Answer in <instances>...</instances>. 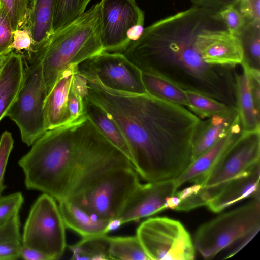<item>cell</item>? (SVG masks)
<instances>
[{"mask_svg":"<svg viewBox=\"0 0 260 260\" xmlns=\"http://www.w3.org/2000/svg\"><path fill=\"white\" fill-rule=\"evenodd\" d=\"M193 6L219 12L230 5L236 6L240 0H189Z\"/></svg>","mask_w":260,"mask_h":260,"instance_id":"ab89813d","label":"cell"},{"mask_svg":"<svg viewBox=\"0 0 260 260\" xmlns=\"http://www.w3.org/2000/svg\"><path fill=\"white\" fill-rule=\"evenodd\" d=\"M109 255L110 259H150L136 235L110 237Z\"/></svg>","mask_w":260,"mask_h":260,"instance_id":"484cf974","label":"cell"},{"mask_svg":"<svg viewBox=\"0 0 260 260\" xmlns=\"http://www.w3.org/2000/svg\"><path fill=\"white\" fill-rule=\"evenodd\" d=\"M85 115L96 126L101 133L132 162L131 152L126 140L116 122L104 110L83 96Z\"/></svg>","mask_w":260,"mask_h":260,"instance_id":"7402d4cb","label":"cell"},{"mask_svg":"<svg viewBox=\"0 0 260 260\" xmlns=\"http://www.w3.org/2000/svg\"><path fill=\"white\" fill-rule=\"evenodd\" d=\"M180 201V200L175 195L168 197L165 202V208L175 210Z\"/></svg>","mask_w":260,"mask_h":260,"instance_id":"7bdbcfd3","label":"cell"},{"mask_svg":"<svg viewBox=\"0 0 260 260\" xmlns=\"http://www.w3.org/2000/svg\"><path fill=\"white\" fill-rule=\"evenodd\" d=\"M55 1L28 0L26 19L20 28L27 30L31 35L33 43L28 53L40 46L52 34Z\"/></svg>","mask_w":260,"mask_h":260,"instance_id":"ffe728a7","label":"cell"},{"mask_svg":"<svg viewBox=\"0 0 260 260\" xmlns=\"http://www.w3.org/2000/svg\"><path fill=\"white\" fill-rule=\"evenodd\" d=\"M202 187V186L201 185L194 184V185L187 187L180 191H176L175 195L176 196L180 201H182L192 194L198 193Z\"/></svg>","mask_w":260,"mask_h":260,"instance_id":"b9f144b4","label":"cell"},{"mask_svg":"<svg viewBox=\"0 0 260 260\" xmlns=\"http://www.w3.org/2000/svg\"><path fill=\"white\" fill-rule=\"evenodd\" d=\"M3 64H2L1 66H0V72H1V69H2V66H3Z\"/></svg>","mask_w":260,"mask_h":260,"instance_id":"bcb514c9","label":"cell"},{"mask_svg":"<svg viewBox=\"0 0 260 260\" xmlns=\"http://www.w3.org/2000/svg\"><path fill=\"white\" fill-rule=\"evenodd\" d=\"M240 119L237 107L202 120L198 124L192 144L191 162L226 135Z\"/></svg>","mask_w":260,"mask_h":260,"instance_id":"e0dca14e","label":"cell"},{"mask_svg":"<svg viewBox=\"0 0 260 260\" xmlns=\"http://www.w3.org/2000/svg\"><path fill=\"white\" fill-rule=\"evenodd\" d=\"M177 190L174 179L140 184L116 219L122 225L161 212L166 209L167 198L174 196Z\"/></svg>","mask_w":260,"mask_h":260,"instance_id":"4fadbf2b","label":"cell"},{"mask_svg":"<svg viewBox=\"0 0 260 260\" xmlns=\"http://www.w3.org/2000/svg\"><path fill=\"white\" fill-rule=\"evenodd\" d=\"M110 237L105 235L83 237L77 243L69 246L73 255L72 259H110Z\"/></svg>","mask_w":260,"mask_h":260,"instance_id":"d4e9b609","label":"cell"},{"mask_svg":"<svg viewBox=\"0 0 260 260\" xmlns=\"http://www.w3.org/2000/svg\"><path fill=\"white\" fill-rule=\"evenodd\" d=\"M236 6L247 23L260 24V0H240Z\"/></svg>","mask_w":260,"mask_h":260,"instance_id":"d590c367","label":"cell"},{"mask_svg":"<svg viewBox=\"0 0 260 260\" xmlns=\"http://www.w3.org/2000/svg\"><path fill=\"white\" fill-rule=\"evenodd\" d=\"M242 131L239 119L226 135L191 162L186 169L174 179L177 189L186 182L201 185L208 172L228 146L239 136Z\"/></svg>","mask_w":260,"mask_h":260,"instance_id":"2e32d148","label":"cell"},{"mask_svg":"<svg viewBox=\"0 0 260 260\" xmlns=\"http://www.w3.org/2000/svg\"><path fill=\"white\" fill-rule=\"evenodd\" d=\"M104 51L99 2L73 22L52 33L24 58L41 61L48 95L66 70Z\"/></svg>","mask_w":260,"mask_h":260,"instance_id":"277c9868","label":"cell"},{"mask_svg":"<svg viewBox=\"0 0 260 260\" xmlns=\"http://www.w3.org/2000/svg\"><path fill=\"white\" fill-rule=\"evenodd\" d=\"M120 221L118 219H114L109 221L108 225L109 232L115 230L121 226Z\"/></svg>","mask_w":260,"mask_h":260,"instance_id":"ee69618b","label":"cell"},{"mask_svg":"<svg viewBox=\"0 0 260 260\" xmlns=\"http://www.w3.org/2000/svg\"><path fill=\"white\" fill-rule=\"evenodd\" d=\"M32 145L18 161L25 186L57 202L81 193L117 168L134 167L85 114L47 129Z\"/></svg>","mask_w":260,"mask_h":260,"instance_id":"3957f363","label":"cell"},{"mask_svg":"<svg viewBox=\"0 0 260 260\" xmlns=\"http://www.w3.org/2000/svg\"><path fill=\"white\" fill-rule=\"evenodd\" d=\"M260 129L243 131L206 175L203 187L220 186L259 161Z\"/></svg>","mask_w":260,"mask_h":260,"instance_id":"7c38bea8","label":"cell"},{"mask_svg":"<svg viewBox=\"0 0 260 260\" xmlns=\"http://www.w3.org/2000/svg\"><path fill=\"white\" fill-rule=\"evenodd\" d=\"M91 0H55L52 33L69 25L85 12Z\"/></svg>","mask_w":260,"mask_h":260,"instance_id":"4316f807","label":"cell"},{"mask_svg":"<svg viewBox=\"0 0 260 260\" xmlns=\"http://www.w3.org/2000/svg\"><path fill=\"white\" fill-rule=\"evenodd\" d=\"M11 241H22L19 214L0 226V243Z\"/></svg>","mask_w":260,"mask_h":260,"instance_id":"8d00e7d4","label":"cell"},{"mask_svg":"<svg viewBox=\"0 0 260 260\" xmlns=\"http://www.w3.org/2000/svg\"><path fill=\"white\" fill-rule=\"evenodd\" d=\"M218 15L231 34L239 36L247 23L236 6L230 5L218 12Z\"/></svg>","mask_w":260,"mask_h":260,"instance_id":"4dcf8cb0","label":"cell"},{"mask_svg":"<svg viewBox=\"0 0 260 260\" xmlns=\"http://www.w3.org/2000/svg\"><path fill=\"white\" fill-rule=\"evenodd\" d=\"M142 72V81L148 94L165 101L189 107V103L185 90L161 76Z\"/></svg>","mask_w":260,"mask_h":260,"instance_id":"cb8c5ba5","label":"cell"},{"mask_svg":"<svg viewBox=\"0 0 260 260\" xmlns=\"http://www.w3.org/2000/svg\"><path fill=\"white\" fill-rule=\"evenodd\" d=\"M32 40L30 33L25 29H19L13 31V38L10 46V49L21 53L22 50L28 53L32 45Z\"/></svg>","mask_w":260,"mask_h":260,"instance_id":"74e56055","label":"cell"},{"mask_svg":"<svg viewBox=\"0 0 260 260\" xmlns=\"http://www.w3.org/2000/svg\"><path fill=\"white\" fill-rule=\"evenodd\" d=\"M136 236L153 260H191L195 247L189 233L179 221L156 217L143 221Z\"/></svg>","mask_w":260,"mask_h":260,"instance_id":"9c48e42d","label":"cell"},{"mask_svg":"<svg viewBox=\"0 0 260 260\" xmlns=\"http://www.w3.org/2000/svg\"><path fill=\"white\" fill-rule=\"evenodd\" d=\"M223 26L217 12L192 5L144 28L122 54L142 72L236 107V67L208 64L195 46L202 30Z\"/></svg>","mask_w":260,"mask_h":260,"instance_id":"7a4b0ae2","label":"cell"},{"mask_svg":"<svg viewBox=\"0 0 260 260\" xmlns=\"http://www.w3.org/2000/svg\"><path fill=\"white\" fill-rule=\"evenodd\" d=\"M24 198L21 192L0 197V226L19 214Z\"/></svg>","mask_w":260,"mask_h":260,"instance_id":"1f68e13d","label":"cell"},{"mask_svg":"<svg viewBox=\"0 0 260 260\" xmlns=\"http://www.w3.org/2000/svg\"><path fill=\"white\" fill-rule=\"evenodd\" d=\"M236 75V107L242 130L260 129V111L256 107L252 96L249 77L243 69Z\"/></svg>","mask_w":260,"mask_h":260,"instance_id":"603a6c76","label":"cell"},{"mask_svg":"<svg viewBox=\"0 0 260 260\" xmlns=\"http://www.w3.org/2000/svg\"><path fill=\"white\" fill-rule=\"evenodd\" d=\"M56 201L48 194L40 196L31 207L22 235L23 246L50 260L60 258L67 246L66 226Z\"/></svg>","mask_w":260,"mask_h":260,"instance_id":"ba28073f","label":"cell"},{"mask_svg":"<svg viewBox=\"0 0 260 260\" xmlns=\"http://www.w3.org/2000/svg\"><path fill=\"white\" fill-rule=\"evenodd\" d=\"M13 144L12 133L7 131L4 132L0 138V197L6 187L4 183V175Z\"/></svg>","mask_w":260,"mask_h":260,"instance_id":"d6a6232c","label":"cell"},{"mask_svg":"<svg viewBox=\"0 0 260 260\" xmlns=\"http://www.w3.org/2000/svg\"><path fill=\"white\" fill-rule=\"evenodd\" d=\"M140 184L139 175L133 167H122L108 173L68 201L96 219L110 221L117 217Z\"/></svg>","mask_w":260,"mask_h":260,"instance_id":"52a82bcc","label":"cell"},{"mask_svg":"<svg viewBox=\"0 0 260 260\" xmlns=\"http://www.w3.org/2000/svg\"><path fill=\"white\" fill-rule=\"evenodd\" d=\"M243 50L242 63L250 68L259 70L260 67V24L247 23L239 36Z\"/></svg>","mask_w":260,"mask_h":260,"instance_id":"83f0119b","label":"cell"},{"mask_svg":"<svg viewBox=\"0 0 260 260\" xmlns=\"http://www.w3.org/2000/svg\"><path fill=\"white\" fill-rule=\"evenodd\" d=\"M23 60V82L6 116L16 124L22 141L30 146L47 130L44 110L47 94L41 61Z\"/></svg>","mask_w":260,"mask_h":260,"instance_id":"8992f818","label":"cell"},{"mask_svg":"<svg viewBox=\"0 0 260 260\" xmlns=\"http://www.w3.org/2000/svg\"><path fill=\"white\" fill-rule=\"evenodd\" d=\"M14 31L20 29L27 16L28 0H0Z\"/></svg>","mask_w":260,"mask_h":260,"instance_id":"f546056e","label":"cell"},{"mask_svg":"<svg viewBox=\"0 0 260 260\" xmlns=\"http://www.w3.org/2000/svg\"><path fill=\"white\" fill-rule=\"evenodd\" d=\"M100 34L104 51L122 53L144 28V11L135 0H101Z\"/></svg>","mask_w":260,"mask_h":260,"instance_id":"30bf717a","label":"cell"},{"mask_svg":"<svg viewBox=\"0 0 260 260\" xmlns=\"http://www.w3.org/2000/svg\"><path fill=\"white\" fill-rule=\"evenodd\" d=\"M58 202L66 228L82 237L105 235L109 232L108 225L110 221L96 219L68 200Z\"/></svg>","mask_w":260,"mask_h":260,"instance_id":"44dd1931","label":"cell"},{"mask_svg":"<svg viewBox=\"0 0 260 260\" xmlns=\"http://www.w3.org/2000/svg\"><path fill=\"white\" fill-rule=\"evenodd\" d=\"M22 245L21 241H11L0 243V260L19 258Z\"/></svg>","mask_w":260,"mask_h":260,"instance_id":"f35d334b","label":"cell"},{"mask_svg":"<svg viewBox=\"0 0 260 260\" xmlns=\"http://www.w3.org/2000/svg\"><path fill=\"white\" fill-rule=\"evenodd\" d=\"M13 38V30L9 19L0 3V55H9L13 51L10 48Z\"/></svg>","mask_w":260,"mask_h":260,"instance_id":"836d02e7","label":"cell"},{"mask_svg":"<svg viewBox=\"0 0 260 260\" xmlns=\"http://www.w3.org/2000/svg\"><path fill=\"white\" fill-rule=\"evenodd\" d=\"M82 95L105 111L128 145L135 170L147 182L172 180L191 162L201 119L184 106L152 96L119 91L84 77Z\"/></svg>","mask_w":260,"mask_h":260,"instance_id":"6da1fadb","label":"cell"},{"mask_svg":"<svg viewBox=\"0 0 260 260\" xmlns=\"http://www.w3.org/2000/svg\"><path fill=\"white\" fill-rule=\"evenodd\" d=\"M19 258L26 260H50L48 257L42 252L23 245L20 249Z\"/></svg>","mask_w":260,"mask_h":260,"instance_id":"60d3db41","label":"cell"},{"mask_svg":"<svg viewBox=\"0 0 260 260\" xmlns=\"http://www.w3.org/2000/svg\"><path fill=\"white\" fill-rule=\"evenodd\" d=\"M76 72L84 77L96 78L103 85L115 90L147 93L142 71L121 53L104 51L78 64Z\"/></svg>","mask_w":260,"mask_h":260,"instance_id":"8fae6325","label":"cell"},{"mask_svg":"<svg viewBox=\"0 0 260 260\" xmlns=\"http://www.w3.org/2000/svg\"><path fill=\"white\" fill-rule=\"evenodd\" d=\"M68 108L71 121L84 115L83 96L74 78L68 96Z\"/></svg>","mask_w":260,"mask_h":260,"instance_id":"e575fe53","label":"cell"},{"mask_svg":"<svg viewBox=\"0 0 260 260\" xmlns=\"http://www.w3.org/2000/svg\"><path fill=\"white\" fill-rule=\"evenodd\" d=\"M259 161L221 185L220 191L206 205L209 209L218 213L250 196L259 199Z\"/></svg>","mask_w":260,"mask_h":260,"instance_id":"9a60e30c","label":"cell"},{"mask_svg":"<svg viewBox=\"0 0 260 260\" xmlns=\"http://www.w3.org/2000/svg\"><path fill=\"white\" fill-rule=\"evenodd\" d=\"M76 66L66 70L47 96L45 106L47 129L55 128L71 121L68 108V100Z\"/></svg>","mask_w":260,"mask_h":260,"instance_id":"ac0fdd59","label":"cell"},{"mask_svg":"<svg viewBox=\"0 0 260 260\" xmlns=\"http://www.w3.org/2000/svg\"><path fill=\"white\" fill-rule=\"evenodd\" d=\"M195 46L204 61L209 64L236 67L243 60L240 38L226 29L202 30L197 36Z\"/></svg>","mask_w":260,"mask_h":260,"instance_id":"5bb4252c","label":"cell"},{"mask_svg":"<svg viewBox=\"0 0 260 260\" xmlns=\"http://www.w3.org/2000/svg\"><path fill=\"white\" fill-rule=\"evenodd\" d=\"M185 92L189 103L188 109L199 118H208L223 113L231 108L222 102L201 93L192 91H185Z\"/></svg>","mask_w":260,"mask_h":260,"instance_id":"f1b7e54d","label":"cell"},{"mask_svg":"<svg viewBox=\"0 0 260 260\" xmlns=\"http://www.w3.org/2000/svg\"><path fill=\"white\" fill-rule=\"evenodd\" d=\"M9 55H0V66L3 64Z\"/></svg>","mask_w":260,"mask_h":260,"instance_id":"f6af8a7d","label":"cell"},{"mask_svg":"<svg viewBox=\"0 0 260 260\" xmlns=\"http://www.w3.org/2000/svg\"><path fill=\"white\" fill-rule=\"evenodd\" d=\"M24 76V60L21 54L12 51L3 64L0 72V121L15 100Z\"/></svg>","mask_w":260,"mask_h":260,"instance_id":"d6986e66","label":"cell"},{"mask_svg":"<svg viewBox=\"0 0 260 260\" xmlns=\"http://www.w3.org/2000/svg\"><path fill=\"white\" fill-rule=\"evenodd\" d=\"M260 228L259 199L217 217L202 225L194 236V247L205 258H211L239 239L253 238Z\"/></svg>","mask_w":260,"mask_h":260,"instance_id":"5b68a950","label":"cell"}]
</instances>
